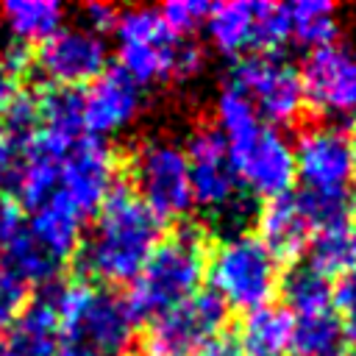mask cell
I'll use <instances>...</instances> for the list:
<instances>
[{"label": "cell", "mask_w": 356, "mask_h": 356, "mask_svg": "<svg viewBox=\"0 0 356 356\" xmlns=\"http://www.w3.org/2000/svg\"><path fill=\"white\" fill-rule=\"evenodd\" d=\"M292 156L303 192L350 200L356 186V150L345 128L334 122L306 125L292 145Z\"/></svg>", "instance_id": "obj_5"}, {"label": "cell", "mask_w": 356, "mask_h": 356, "mask_svg": "<svg viewBox=\"0 0 356 356\" xmlns=\"http://www.w3.org/2000/svg\"><path fill=\"white\" fill-rule=\"evenodd\" d=\"M25 306V284L0 267V334H6Z\"/></svg>", "instance_id": "obj_32"}, {"label": "cell", "mask_w": 356, "mask_h": 356, "mask_svg": "<svg viewBox=\"0 0 356 356\" xmlns=\"http://www.w3.org/2000/svg\"><path fill=\"white\" fill-rule=\"evenodd\" d=\"M259 239L273 253L275 261H295L309 250V242L314 236V225L306 214V206L300 195H281L261 206L256 217Z\"/></svg>", "instance_id": "obj_17"}, {"label": "cell", "mask_w": 356, "mask_h": 356, "mask_svg": "<svg viewBox=\"0 0 356 356\" xmlns=\"http://www.w3.org/2000/svg\"><path fill=\"white\" fill-rule=\"evenodd\" d=\"M64 337L78 339L97 356H120L134 339V317L125 300L86 281H67L47 292Z\"/></svg>", "instance_id": "obj_3"}, {"label": "cell", "mask_w": 356, "mask_h": 356, "mask_svg": "<svg viewBox=\"0 0 356 356\" xmlns=\"http://www.w3.org/2000/svg\"><path fill=\"white\" fill-rule=\"evenodd\" d=\"M53 356H97V353H95L92 348H86L83 342H78V339H67V337H64Z\"/></svg>", "instance_id": "obj_40"}, {"label": "cell", "mask_w": 356, "mask_h": 356, "mask_svg": "<svg viewBox=\"0 0 356 356\" xmlns=\"http://www.w3.org/2000/svg\"><path fill=\"white\" fill-rule=\"evenodd\" d=\"M342 325L334 309L295 317L289 356H339Z\"/></svg>", "instance_id": "obj_26"}, {"label": "cell", "mask_w": 356, "mask_h": 356, "mask_svg": "<svg viewBox=\"0 0 356 356\" xmlns=\"http://www.w3.org/2000/svg\"><path fill=\"white\" fill-rule=\"evenodd\" d=\"M331 303L348 317H356V264L337 275V284L331 286Z\"/></svg>", "instance_id": "obj_35"}, {"label": "cell", "mask_w": 356, "mask_h": 356, "mask_svg": "<svg viewBox=\"0 0 356 356\" xmlns=\"http://www.w3.org/2000/svg\"><path fill=\"white\" fill-rule=\"evenodd\" d=\"M117 178V156L106 139L81 136L61 161L58 192L81 211L86 220L97 214L103 200L111 195Z\"/></svg>", "instance_id": "obj_14"}, {"label": "cell", "mask_w": 356, "mask_h": 356, "mask_svg": "<svg viewBox=\"0 0 356 356\" xmlns=\"http://www.w3.org/2000/svg\"><path fill=\"white\" fill-rule=\"evenodd\" d=\"M300 72L306 106L320 114H356V47L328 44L309 50Z\"/></svg>", "instance_id": "obj_15"}, {"label": "cell", "mask_w": 356, "mask_h": 356, "mask_svg": "<svg viewBox=\"0 0 356 356\" xmlns=\"http://www.w3.org/2000/svg\"><path fill=\"white\" fill-rule=\"evenodd\" d=\"M28 231L56 256V259H70L81 248V234H83V217L81 211L61 195L56 192L47 203L31 211V225Z\"/></svg>", "instance_id": "obj_19"}, {"label": "cell", "mask_w": 356, "mask_h": 356, "mask_svg": "<svg viewBox=\"0 0 356 356\" xmlns=\"http://www.w3.org/2000/svg\"><path fill=\"white\" fill-rule=\"evenodd\" d=\"M0 22L17 44H39L64 25V6L53 0H6Z\"/></svg>", "instance_id": "obj_23"}, {"label": "cell", "mask_w": 356, "mask_h": 356, "mask_svg": "<svg viewBox=\"0 0 356 356\" xmlns=\"http://www.w3.org/2000/svg\"><path fill=\"white\" fill-rule=\"evenodd\" d=\"M61 161L64 156L53 153L50 147H44L42 142L31 139L22 147V161L19 167H14V192H17V203L28 206L31 211L39 209L42 203H47L56 192H58V181H61Z\"/></svg>", "instance_id": "obj_20"}, {"label": "cell", "mask_w": 356, "mask_h": 356, "mask_svg": "<svg viewBox=\"0 0 356 356\" xmlns=\"http://www.w3.org/2000/svg\"><path fill=\"white\" fill-rule=\"evenodd\" d=\"M211 6L203 0H170L159 8L164 25L178 36V39H189L192 33H197L206 25Z\"/></svg>", "instance_id": "obj_31"}, {"label": "cell", "mask_w": 356, "mask_h": 356, "mask_svg": "<svg viewBox=\"0 0 356 356\" xmlns=\"http://www.w3.org/2000/svg\"><path fill=\"white\" fill-rule=\"evenodd\" d=\"M214 128L220 131V136L225 142H236L242 136H248L250 131H256L259 125H264L256 114V108L250 106V100L234 89L231 83H225L217 97H214Z\"/></svg>", "instance_id": "obj_29"}, {"label": "cell", "mask_w": 356, "mask_h": 356, "mask_svg": "<svg viewBox=\"0 0 356 356\" xmlns=\"http://www.w3.org/2000/svg\"><path fill=\"white\" fill-rule=\"evenodd\" d=\"M161 225L134 189L114 186L78 248L81 270L106 284H131L161 242Z\"/></svg>", "instance_id": "obj_1"}, {"label": "cell", "mask_w": 356, "mask_h": 356, "mask_svg": "<svg viewBox=\"0 0 356 356\" xmlns=\"http://www.w3.org/2000/svg\"><path fill=\"white\" fill-rule=\"evenodd\" d=\"M231 153L239 186L264 203L292 192L295 184V156L292 142L270 125H259L236 142H225Z\"/></svg>", "instance_id": "obj_12"}, {"label": "cell", "mask_w": 356, "mask_h": 356, "mask_svg": "<svg viewBox=\"0 0 356 356\" xmlns=\"http://www.w3.org/2000/svg\"><path fill=\"white\" fill-rule=\"evenodd\" d=\"M117 58L120 67L131 81L139 86L170 81L175 67V50L181 39L164 25L159 8L134 6L120 11L117 25Z\"/></svg>", "instance_id": "obj_9"}, {"label": "cell", "mask_w": 356, "mask_h": 356, "mask_svg": "<svg viewBox=\"0 0 356 356\" xmlns=\"http://www.w3.org/2000/svg\"><path fill=\"white\" fill-rule=\"evenodd\" d=\"M289 11V39L300 42L309 50L334 44L337 39V8L325 0H300L286 6Z\"/></svg>", "instance_id": "obj_27"}, {"label": "cell", "mask_w": 356, "mask_h": 356, "mask_svg": "<svg viewBox=\"0 0 356 356\" xmlns=\"http://www.w3.org/2000/svg\"><path fill=\"white\" fill-rule=\"evenodd\" d=\"M81 100L86 136L103 139L128 128L139 117L145 95L142 86L131 81L122 70H106L89 83L86 92H81Z\"/></svg>", "instance_id": "obj_16"}, {"label": "cell", "mask_w": 356, "mask_h": 356, "mask_svg": "<svg viewBox=\"0 0 356 356\" xmlns=\"http://www.w3.org/2000/svg\"><path fill=\"white\" fill-rule=\"evenodd\" d=\"M356 264V220H339L314 231L309 242V267L320 275H342Z\"/></svg>", "instance_id": "obj_25"}, {"label": "cell", "mask_w": 356, "mask_h": 356, "mask_svg": "<svg viewBox=\"0 0 356 356\" xmlns=\"http://www.w3.org/2000/svg\"><path fill=\"white\" fill-rule=\"evenodd\" d=\"M19 72H14L8 64H6V58L0 56V117H3V111L11 106V100L19 95Z\"/></svg>", "instance_id": "obj_37"}, {"label": "cell", "mask_w": 356, "mask_h": 356, "mask_svg": "<svg viewBox=\"0 0 356 356\" xmlns=\"http://www.w3.org/2000/svg\"><path fill=\"white\" fill-rule=\"evenodd\" d=\"M225 317L228 306L211 289H197L147 323L139 356H192L206 339L222 334Z\"/></svg>", "instance_id": "obj_11"}, {"label": "cell", "mask_w": 356, "mask_h": 356, "mask_svg": "<svg viewBox=\"0 0 356 356\" xmlns=\"http://www.w3.org/2000/svg\"><path fill=\"white\" fill-rule=\"evenodd\" d=\"M206 67V53L197 42L192 39H181L178 50H175V67H172V78L175 81H189L195 75H200Z\"/></svg>", "instance_id": "obj_33"}, {"label": "cell", "mask_w": 356, "mask_h": 356, "mask_svg": "<svg viewBox=\"0 0 356 356\" xmlns=\"http://www.w3.org/2000/svg\"><path fill=\"white\" fill-rule=\"evenodd\" d=\"M36 111H39V131L33 134V139L50 147L53 153L67 156V150L83 136L81 92L50 83L36 95Z\"/></svg>", "instance_id": "obj_18"}, {"label": "cell", "mask_w": 356, "mask_h": 356, "mask_svg": "<svg viewBox=\"0 0 356 356\" xmlns=\"http://www.w3.org/2000/svg\"><path fill=\"white\" fill-rule=\"evenodd\" d=\"M189 164V186H192V206L203 209L214 220L236 222L242 220L245 209L239 203V178L231 164V153L225 139L217 128L203 125L192 131L186 147Z\"/></svg>", "instance_id": "obj_10"}, {"label": "cell", "mask_w": 356, "mask_h": 356, "mask_svg": "<svg viewBox=\"0 0 356 356\" xmlns=\"http://www.w3.org/2000/svg\"><path fill=\"white\" fill-rule=\"evenodd\" d=\"M203 28L217 53L245 58L275 50L289 39V11L278 3H217Z\"/></svg>", "instance_id": "obj_7"}, {"label": "cell", "mask_w": 356, "mask_h": 356, "mask_svg": "<svg viewBox=\"0 0 356 356\" xmlns=\"http://www.w3.org/2000/svg\"><path fill=\"white\" fill-rule=\"evenodd\" d=\"M278 286H281V295H284V309L292 317H303V314L334 309L328 278L320 275L317 270H312L309 264L292 267Z\"/></svg>", "instance_id": "obj_28"}, {"label": "cell", "mask_w": 356, "mask_h": 356, "mask_svg": "<svg viewBox=\"0 0 356 356\" xmlns=\"http://www.w3.org/2000/svg\"><path fill=\"white\" fill-rule=\"evenodd\" d=\"M14 172V142L0 125V184Z\"/></svg>", "instance_id": "obj_39"}, {"label": "cell", "mask_w": 356, "mask_h": 356, "mask_svg": "<svg viewBox=\"0 0 356 356\" xmlns=\"http://www.w3.org/2000/svg\"><path fill=\"white\" fill-rule=\"evenodd\" d=\"M131 181L136 197L161 222L189 214L192 186L186 153L181 145L170 139H145L131 153Z\"/></svg>", "instance_id": "obj_6"}, {"label": "cell", "mask_w": 356, "mask_h": 356, "mask_svg": "<svg viewBox=\"0 0 356 356\" xmlns=\"http://www.w3.org/2000/svg\"><path fill=\"white\" fill-rule=\"evenodd\" d=\"M342 339L350 345V356H356V317H348V323L342 325Z\"/></svg>", "instance_id": "obj_41"}, {"label": "cell", "mask_w": 356, "mask_h": 356, "mask_svg": "<svg viewBox=\"0 0 356 356\" xmlns=\"http://www.w3.org/2000/svg\"><path fill=\"white\" fill-rule=\"evenodd\" d=\"M206 267L214 286L211 292L225 306L239 309L245 314L259 306H267L281 284L278 261L256 234H228L217 242Z\"/></svg>", "instance_id": "obj_4"}, {"label": "cell", "mask_w": 356, "mask_h": 356, "mask_svg": "<svg viewBox=\"0 0 356 356\" xmlns=\"http://www.w3.org/2000/svg\"><path fill=\"white\" fill-rule=\"evenodd\" d=\"M295 317L275 303L259 306L245 314L239 325V350L245 356H286Z\"/></svg>", "instance_id": "obj_22"}, {"label": "cell", "mask_w": 356, "mask_h": 356, "mask_svg": "<svg viewBox=\"0 0 356 356\" xmlns=\"http://www.w3.org/2000/svg\"><path fill=\"white\" fill-rule=\"evenodd\" d=\"M192 356H239V345L234 337L228 334H217L211 339H206Z\"/></svg>", "instance_id": "obj_38"}, {"label": "cell", "mask_w": 356, "mask_h": 356, "mask_svg": "<svg viewBox=\"0 0 356 356\" xmlns=\"http://www.w3.org/2000/svg\"><path fill=\"white\" fill-rule=\"evenodd\" d=\"M228 83L250 100L259 120L270 128L295 122L306 108L300 72L286 58L273 53L236 58L228 72Z\"/></svg>", "instance_id": "obj_8"}, {"label": "cell", "mask_w": 356, "mask_h": 356, "mask_svg": "<svg viewBox=\"0 0 356 356\" xmlns=\"http://www.w3.org/2000/svg\"><path fill=\"white\" fill-rule=\"evenodd\" d=\"M350 142H353V150H356V122H353V128H350Z\"/></svg>", "instance_id": "obj_43"}, {"label": "cell", "mask_w": 356, "mask_h": 356, "mask_svg": "<svg viewBox=\"0 0 356 356\" xmlns=\"http://www.w3.org/2000/svg\"><path fill=\"white\" fill-rule=\"evenodd\" d=\"M3 122V131L8 134V139L14 142V147L17 145H28L31 139H33V134L39 131V111H36V95H28V92H19L14 100H11V106L3 111V117H0Z\"/></svg>", "instance_id": "obj_30"}, {"label": "cell", "mask_w": 356, "mask_h": 356, "mask_svg": "<svg viewBox=\"0 0 356 356\" xmlns=\"http://www.w3.org/2000/svg\"><path fill=\"white\" fill-rule=\"evenodd\" d=\"M8 334H11L8 345L19 356H53L64 339L61 320L47 295L25 303L19 317L8 328Z\"/></svg>", "instance_id": "obj_21"}, {"label": "cell", "mask_w": 356, "mask_h": 356, "mask_svg": "<svg viewBox=\"0 0 356 356\" xmlns=\"http://www.w3.org/2000/svg\"><path fill=\"white\" fill-rule=\"evenodd\" d=\"M0 356H19L8 342H0Z\"/></svg>", "instance_id": "obj_42"}, {"label": "cell", "mask_w": 356, "mask_h": 356, "mask_svg": "<svg viewBox=\"0 0 356 356\" xmlns=\"http://www.w3.org/2000/svg\"><path fill=\"white\" fill-rule=\"evenodd\" d=\"M33 61L53 86L75 89L106 72L108 47L103 36L86 31L83 25H61L53 36L39 42Z\"/></svg>", "instance_id": "obj_13"}, {"label": "cell", "mask_w": 356, "mask_h": 356, "mask_svg": "<svg viewBox=\"0 0 356 356\" xmlns=\"http://www.w3.org/2000/svg\"><path fill=\"white\" fill-rule=\"evenodd\" d=\"M206 236L197 225H181L164 236L147 256L125 292L134 320H153L175 303L192 298L206 275Z\"/></svg>", "instance_id": "obj_2"}, {"label": "cell", "mask_w": 356, "mask_h": 356, "mask_svg": "<svg viewBox=\"0 0 356 356\" xmlns=\"http://www.w3.org/2000/svg\"><path fill=\"white\" fill-rule=\"evenodd\" d=\"M3 253V270L14 275L19 284H36L44 286L56 281L61 273V259H56L28 228H19L14 239L0 250Z\"/></svg>", "instance_id": "obj_24"}, {"label": "cell", "mask_w": 356, "mask_h": 356, "mask_svg": "<svg viewBox=\"0 0 356 356\" xmlns=\"http://www.w3.org/2000/svg\"><path fill=\"white\" fill-rule=\"evenodd\" d=\"M19 203L11 197V195H6V192H0V250L14 239V234L22 228L19 225Z\"/></svg>", "instance_id": "obj_36"}, {"label": "cell", "mask_w": 356, "mask_h": 356, "mask_svg": "<svg viewBox=\"0 0 356 356\" xmlns=\"http://www.w3.org/2000/svg\"><path fill=\"white\" fill-rule=\"evenodd\" d=\"M117 17H120V11H117L114 6H108V3H86V6L81 8L83 28L92 31V33H97V36L114 31Z\"/></svg>", "instance_id": "obj_34"}]
</instances>
